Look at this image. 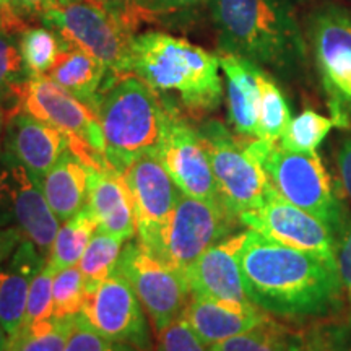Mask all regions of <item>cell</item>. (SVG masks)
<instances>
[{"label":"cell","mask_w":351,"mask_h":351,"mask_svg":"<svg viewBox=\"0 0 351 351\" xmlns=\"http://www.w3.org/2000/svg\"><path fill=\"white\" fill-rule=\"evenodd\" d=\"M245 293L265 313L283 317L322 315L339 306L337 262L247 230L239 251Z\"/></svg>","instance_id":"cell-1"},{"label":"cell","mask_w":351,"mask_h":351,"mask_svg":"<svg viewBox=\"0 0 351 351\" xmlns=\"http://www.w3.org/2000/svg\"><path fill=\"white\" fill-rule=\"evenodd\" d=\"M219 67L218 56L166 33L148 32L132 43L130 75L138 77L158 95H178L184 111L197 119L221 103Z\"/></svg>","instance_id":"cell-2"},{"label":"cell","mask_w":351,"mask_h":351,"mask_svg":"<svg viewBox=\"0 0 351 351\" xmlns=\"http://www.w3.org/2000/svg\"><path fill=\"white\" fill-rule=\"evenodd\" d=\"M104 138V156L124 174L138 158L156 155L169 108L135 75L114 78L101 93L98 109Z\"/></svg>","instance_id":"cell-3"},{"label":"cell","mask_w":351,"mask_h":351,"mask_svg":"<svg viewBox=\"0 0 351 351\" xmlns=\"http://www.w3.org/2000/svg\"><path fill=\"white\" fill-rule=\"evenodd\" d=\"M212 12L225 54L278 69L302 57L300 29L280 0H212Z\"/></svg>","instance_id":"cell-4"},{"label":"cell","mask_w":351,"mask_h":351,"mask_svg":"<svg viewBox=\"0 0 351 351\" xmlns=\"http://www.w3.org/2000/svg\"><path fill=\"white\" fill-rule=\"evenodd\" d=\"M247 147L285 200L314 215L339 234L345 215L317 153L289 152L278 142L251 137Z\"/></svg>","instance_id":"cell-5"},{"label":"cell","mask_w":351,"mask_h":351,"mask_svg":"<svg viewBox=\"0 0 351 351\" xmlns=\"http://www.w3.org/2000/svg\"><path fill=\"white\" fill-rule=\"evenodd\" d=\"M239 218L219 200H204L181 194L169 221L138 244L163 265L184 276L191 263L210 245L226 238Z\"/></svg>","instance_id":"cell-6"},{"label":"cell","mask_w":351,"mask_h":351,"mask_svg":"<svg viewBox=\"0 0 351 351\" xmlns=\"http://www.w3.org/2000/svg\"><path fill=\"white\" fill-rule=\"evenodd\" d=\"M41 20L64 44L103 62L112 77L130 75L135 34L116 16L86 0H57Z\"/></svg>","instance_id":"cell-7"},{"label":"cell","mask_w":351,"mask_h":351,"mask_svg":"<svg viewBox=\"0 0 351 351\" xmlns=\"http://www.w3.org/2000/svg\"><path fill=\"white\" fill-rule=\"evenodd\" d=\"M21 111L54 125L69 138L73 152L88 168L108 169L104 138L98 114L49 77H32L23 88Z\"/></svg>","instance_id":"cell-8"},{"label":"cell","mask_w":351,"mask_h":351,"mask_svg":"<svg viewBox=\"0 0 351 351\" xmlns=\"http://www.w3.org/2000/svg\"><path fill=\"white\" fill-rule=\"evenodd\" d=\"M199 132L217 179L219 200L228 212L239 218L265 204L275 189L265 169L249 150L247 137H234L219 122H208Z\"/></svg>","instance_id":"cell-9"},{"label":"cell","mask_w":351,"mask_h":351,"mask_svg":"<svg viewBox=\"0 0 351 351\" xmlns=\"http://www.w3.org/2000/svg\"><path fill=\"white\" fill-rule=\"evenodd\" d=\"M315 64L337 127H351V12L324 7L313 16Z\"/></svg>","instance_id":"cell-10"},{"label":"cell","mask_w":351,"mask_h":351,"mask_svg":"<svg viewBox=\"0 0 351 351\" xmlns=\"http://www.w3.org/2000/svg\"><path fill=\"white\" fill-rule=\"evenodd\" d=\"M114 274L121 275L134 289L156 333L181 317L191 298L186 278L156 261L138 241L125 244Z\"/></svg>","instance_id":"cell-11"},{"label":"cell","mask_w":351,"mask_h":351,"mask_svg":"<svg viewBox=\"0 0 351 351\" xmlns=\"http://www.w3.org/2000/svg\"><path fill=\"white\" fill-rule=\"evenodd\" d=\"M43 189L10 153L0 156V228H19L47 258L59 231Z\"/></svg>","instance_id":"cell-12"},{"label":"cell","mask_w":351,"mask_h":351,"mask_svg":"<svg viewBox=\"0 0 351 351\" xmlns=\"http://www.w3.org/2000/svg\"><path fill=\"white\" fill-rule=\"evenodd\" d=\"M77 319L109 340L138 351L150 348V330L142 302L121 275L112 274L96 287L86 288L85 304Z\"/></svg>","instance_id":"cell-13"},{"label":"cell","mask_w":351,"mask_h":351,"mask_svg":"<svg viewBox=\"0 0 351 351\" xmlns=\"http://www.w3.org/2000/svg\"><path fill=\"white\" fill-rule=\"evenodd\" d=\"M168 108V121L156 156L182 194L195 199L219 200L218 184L200 132L181 117L178 109Z\"/></svg>","instance_id":"cell-14"},{"label":"cell","mask_w":351,"mask_h":351,"mask_svg":"<svg viewBox=\"0 0 351 351\" xmlns=\"http://www.w3.org/2000/svg\"><path fill=\"white\" fill-rule=\"evenodd\" d=\"M239 223L276 243L337 262V238L330 228L314 215L285 200L276 191L261 207L241 215Z\"/></svg>","instance_id":"cell-15"},{"label":"cell","mask_w":351,"mask_h":351,"mask_svg":"<svg viewBox=\"0 0 351 351\" xmlns=\"http://www.w3.org/2000/svg\"><path fill=\"white\" fill-rule=\"evenodd\" d=\"M244 239L245 231L226 236L191 263L184 271L191 295L231 304H254L245 293L239 265Z\"/></svg>","instance_id":"cell-16"},{"label":"cell","mask_w":351,"mask_h":351,"mask_svg":"<svg viewBox=\"0 0 351 351\" xmlns=\"http://www.w3.org/2000/svg\"><path fill=\"white\" fill-rule=\"evenodd\" d=\"M124 179L134 200L135 236L138 241L147 239L169 221L182 192L156 155L138 158L125 171Z\"/></svg>","instance_id":"cell-17"},{"label":"cell","mask_w":351,"mask_h":351,"mask_svg":"<svg viewBox=\"0 0 351 351\" xmlns=\"http://www.w3.org/2000/svg\"><path fill=\"white\" fill-rule=\"evenodd\" d=\"M65 150H69L67 135L54 125L25 111L8 117L5 152L23 165L38 184H41L44 176L54 168Z\"/></svg>","instance_id":"cell-18"},{"label":"cell","mask_w":351,"mask_h":351,"mask_svg":"<svg viewBox=\"0 0 351 351\" xmlns=\"http://www.w3.org/2000/svg\"><path fill=\"white\" fill-rule=\"evenodd\" d=\"M88 205L98 221L99 230L117 236L121 239H132L137 234L135 208L132 194L127 187L124 174L114 168H88Z\"/></svg>","instance_id":"cell-19"},{"label":"cell","mask_w":351,"mask_h":351,"mask_svg":"<svg viewBox=\"0 0 351 351\" xmlns=\"http://www.w3.org/2000/svg\"><path fill=\"white\" fill-rule=\"evenodd\" d=\"M181 317L208 346L252 330L269 319L256 304H231L194 295Z\"/></svg>","instance_id":"cell-20"},{"label":"cell","mask_w":351,"mask_h":351,"mask_svg":"<svg viewBox=\"0 0 351 351\" xmlns=\"http://www.w3.org/2000/svg\"><path fill=\"white\" fill-rule=\"evenodd\" d=\"M47 258L29 239H23L8 258V265H0V326L13 337L25 322L29 285L44 269Z\"/></svg>","instance_id":"cell-21"},{"label":"cell","mask_w":351,"mask_h":351,"mask_svg":"<svg viewBox=\"0 0 351 351\" xmlns=\"http://www.w3.org/2000/svg\"><path fill=\"white\" fill-rule=\"evenodd\" d=\"M228 88V114L236 134L258 137V108H261V69L252 60L236 54L219 57Z\"/></svg>","instance_id":"cell-22"},{"label":"cell","mask_w":351,"mask_h":351,"mask_svg":"<svg viewBox=\"0 0 351 351\" xmlns=\"http://www.w3.org/2000/svg\"><path fill=\"white\" fill-rule=\"evenodd\" d=\"M46 77L90 106L95 112L98 109L101 93L116 78L109 73L106 65L93 56L67 44H64L62 52Z\"/></svg>","instance_id":"cell-23"},{"label":"cell","mask_w":351,"mask_h":351,"mask_svg":"<svg viewBox=\"0 0 351 351\" xmlns=\"http://www.w3.org/2000/svg\"><path fill=\"white\" fill-rule=\"evenodd\" d=\"M88 166L75 153L65 150L39 186L59 221H67L88 205Z\"/></svg>","instance_id":"cell-24"},{"label":"cell","mask_w":351,"mask_h":351,"mask_svg":"<svg viewBox=\"0 0 351 351\" xmlns=\"http://www.w3.org/2000/svg\"><path fill=\"white\" fill-rule=\"evenodd\" d=\"M96 230H98V221L88 207L64 221L52 243L46 262L47 265L54 271L78 265Z\"/></svg>","instance_id":"cell-25"},{"label":"cell","mask_w":351,"mask_h":351,"mask_svg":"<svg viewBox=\"0 0 351 351\" xmlns=\"http://www.w3.org/2000/svg\"><path fill=\"white\" fill-rule=\"evenodd\" d=\"M73 326L75 317H49L23 324L20 330L10 337L8 351H65Z\"/></svg>","instance_id":"cell-26"},{"label":"cell","mask_w":351,"mask_h":351,"mask_svg":"<svg viewBox=\"0 0 351 351\" xmlns=\"http://www.w3.org/2000/svg\"><path fill=\"white\" fill-rule=\"evenodd\" d=\"M122 243L124 239L109 234L99 228L96 230L78 262V267L85 276L86 288L96 287L114 274L122 252Z\"/></svg>","instance_id":"cell-27"},{"label":"cell","mask_w":351,"mask_h":351,"mask_svg":"<svg viewBox=\"0 0 351 351\" xmlns=\"http://www.w3.org/2000/svg\"><path fill=\"white\" fill-rule=\"evenodd\" d=\"M261 83V108H258V137L278 142L283 132L291 122V112L278 85L261 70L258 75Z\"/></svg>","instance_id":"cell-28"},{"label":"cell","mask_w":351,"mask_h":351,"mask_svg":"<svg viewBox=\"0 0 351 351\" xmlns=\"http://www.w3.org/2000/svg\"><path fill=\"white\" fill-rule=\"evenodd\" d=\"M62 47V39L49 28H28L21 33L20 51L29 78L47 75Z\"/></svg>","instance_id":"cell-29"},{"label":"cell","mask_w":351,"mask_h":351,"mask_svg":"<svg viewBox=\"0 0 351 351\" xmlns=\"http://www.w3.org/2000/svg\"><path fill=\"white\" fill-rule=\"evenodd\" d=\"M300 346L283 327L267 319L252 330L210 346V351H298Z\"/></svg>","instance_id":"cell-30"},{"label":"cell","mask_w":351,"mask_h":351,"mask_svg":"<svg viewBox=\"0 0 351 351\" xmlns=\"http://www.w3.org/2000/svg\"><path fill=\"white\" fill-rule=\"evenodd\" d=\"M333 127H337V124L332 117L322 116L313 109H306L291 119L278 142L289 152L315 153Z\"/></svg>","instance_id":"cell-31"},{"label":"cell","mask_w":351,"mask_h":351,"mask_svg":"<svg viewBox=\"0 0 351 351\" xmlns=\"http://www.w3.org/2000/svg\"><path fill=\"white\" fill-rule=\"evenodd\" d=\"M86 300V282L80 267L73 265L69 269L56 271L52 285V301L57 319H72L82 313Z\"/></svg>","instance_id":"cell-32"},{"label":"cell","mask_w":351,"mask_h":351,"mask_svg":"<svg viewBox=\"0 0 351 351\" xmlns=\"http://www.w3.org/2000/svg\"><path fill=\"white\" fill-rule=\"evenodd\" d=\"M28 80L29 75L26 72L20 46H16L8 34L0 33V103L15 101L16 106L21 109V93Z\"/></svg>","instance_id":"cell-33"},{"label":"cell","mask_w":351,"mask_h":351,"mask_svg":"<svg viewBox=\"0 0 351 351\" xmlns=\"http://www.w3.org/2000/svg\"><path fill=\"white\" fill-rule=\"evenodd\" d=\"M54 276L56 271L46 263L44 269L33 278L32 285H29L23 324H32L38 322V320L52 317V314H54V301H52Z\"/></svg>","instance_id":"cell-34"},{"label":"cell","mask_w":351,"mask_h":351,"mask_svg":"<svg viewBox=\"0 0 351 351\" xmlns=\"http://www.w3.org/2000/svg\"><path fill=\"white\" fill-rule=\"evenodd\" d=\"M86 2L116 16L132 33H135V29L142 23H148L155 19L150 10V0H86Z\"/></svg>","instance_id":"cell-35"},{"label":"cell","mask_w":351,"mask_h":351,"mask_svg":"<svg viewBox=\"0 0 351 351\" xmlns=\"http://www.w3.org/2000/svg\"><path fill=\"white\" fill-rule=\"evenodd\" d=\"M158 351H210V346L179 317L158 332Z\"/></svg>","instance_id":"cell-36"},{"label":"cell","mask_w":351,"mask_h":351,"mask_svg":"<svg viewBox=\"0 0 351 351\" xmlns=\"http://www.w3.org/2000/svg\"><path fill=\"white\" fill-rule=\"evenodd\" d=\"M65 351H138L127 343L112 341L86 327L75 317V326L70 333Z\"/></svg>","instance_id":"cell-37"},{"label":"cell","mask_w":351,"mask_h":351,"mask_svg":"<svg viewBox=\"0 0 351 351\" xmlns=\"http://www.w3.org/2000/svg\"><path fill=\"white\" fill-rule=\"evenodd\" d=\"M335 261L341 291H345L346 300L351 306V221L345 223L341 231L337 234Z\"/></svg>","instance_id":"cell-38"},{"label":"cell","mask_w":351,"mask_h":351,"mask_svg":"<svg viewBox=\"0 0 351 351\" xmlns=\"http://www.w3.org/2000/svg\"><path fill=\"white\" fill-rule=\"evenodd\" d=\"M28 29L25 16L13 8L8 0H0V33L8 34H21Z\"/></svg>","instance_id":"cell-39"},{"label":"cell","mask_w":351,"mask_h":351,"mask_svg":"<svg viewBox=\"0 0 351 351\" xmlns=\"http://www.w3.org/2000/svg\"><path fill=\"white\" fill-rule=\"evenodd\" d=\"M337 165H339L341 187L351 200V137L341 143L340 150L337 153Z\"/></svg>","instance_id":"cell-40"},{"label":"cell","mask_w":351,"mask_h":351,"mask_svg":"<svg viewBox=\"0 0 351 351\" xmlns=\"http://www.w3.org/2000/svg\"><path fill=\"white\" fill-rule=\"evenodd\" d=\"M23 239V232L19 228H0V265L12 257Z\"/></svg>","instance_id":"cell-41"},{"label":"cell","mask_w":351,"mask_h":351,"mask_svg":"<svg viewBox=\"0 0 351 351\" xmlns=\"http://www.w3.org/2000/svg\"><path fill=\"white\" fill-rule=\"evenodd\" d=\"M21 16H39L54 7L57 0H8Z\"/></svg>","instance_id":"cell-42"},{"label":"cell","mask_w":351,"mask_h":351,"mask_svg":"<svg viewBox=\"0 0 351 351\" xmlns=\"http://www.w3.org/2000/svg\"><path fill=\"white\" fill-rule=\"evenodd\" d=\"M208 2V0H150V10L153 15H163V13H171L182 8L195 7L200 3Z\"/></svg>","instance_id":"cell-43"},{"label":"cell","mask_w":351,"mask_h":351,"mask_svg":"<svg viewBox=\"0 0 351 351\" xmlns=\"http://www.w3.org/2000/svg\"><path fill=\"white\" fill-rule=\"evenodd\" d=\"M8 343H10V337L7 335L3 327L0 326V351H8Z\"/></svg>","instance_id":"cell-44"},{"label":"cell","mask_w":351,"mask_h":351,"mask_svg":"<svg viewBox=\"0 0 351 351\" xmlns=\"http://www.w3.org/2000/svg\"><path fill=\"white\" fill-rule=\"evenodd\" d=\"M2 122H3V112H2V106H0V134H2Z\"/></svg>","instance_id":"cell-45"},{"label":"cell","mask_w":351,"mask_h":351,"mask_svg":"<svg viewBox=\"0 0 351 351\" xmlns=\"http://www.w3.org/2000/svg\"><path fill=\"white\" fill-rule=\"evenodd\" d=\"M298 351H302V350H301V348H300V350H298Z\"/></svg>","instance_id":"cell-46"}]
</instances>
